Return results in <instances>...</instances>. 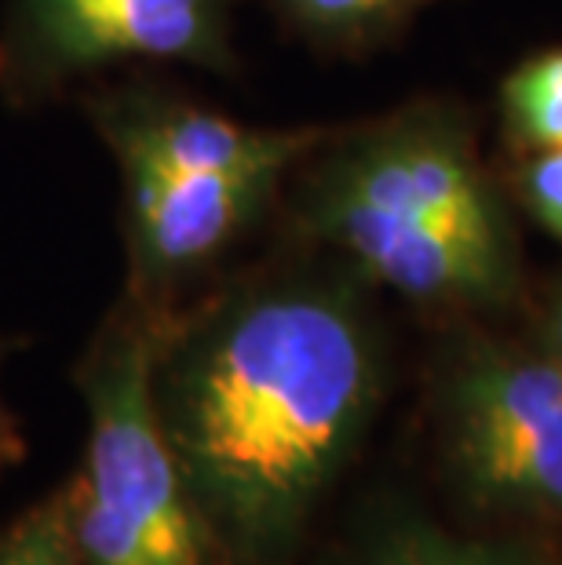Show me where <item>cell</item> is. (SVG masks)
Returning <instances> with one entry per match:
<instances>
[{"mask_svg": "<svg viewBox=\"0 0 562 565\" xmlns=\"http://www.w3.org/2000/svg\"><path fill=\"white\" fill-rule=\"evenodd\" d=\"M0 565H81L74 536V478L0 529Z\"/></svg>", "mask_w": 562, "mask_h": 565, "instance_id": "30bf717a", "label": "cell"}, {"mask_svg": "<svg viewBox=\"0 0 562 565\" xmlns=\"http://www.w3.org/2000/svg\"><path fill=\"white\" fill-rule=\"evenodd\" d=\"M153 340L158 321L117 296L74 369L88 408L70 475L81 565H226L153 413Z\"/></svg>", "mask_w": 562, "mask_h": 565, "instance_id": "277c9868", "label": "cell"}, {"mask_svg": "<svg viewBox=\"0 0 562 565\" xmlns=\"http://www.w3.org/2000/svg\"><path fill=\"white\" fill-rule=\"evenodd\" d=\"M442 324L427 398L442 478L478 514L562 525V362L489 321Z\"/></svg>", "mask_w": 562, "mask_h": 565, "instance_id": "5b68a950", "label": "cell"}, {"mask_svg": "<svg viewBox=\"0 0 562 565\" xmlns=\"http://www.w3.org/2000/svg\"><path fill=\"white\" fill-rule=\"evenodd\" d=\"M318 565H544L516 540L453 533L432 514L377 497L340 533Z\"/></svg>", "mask_w": 562, "mask_h": 565, "instance_id": "52a82bcc", "label": "cell"}, {"mask_svg": "<svg viewBox=\"0 0 562 565\" xmlns=\"http://www.w3.org/2000/svg\"><path fill=\"white\" fill-rule=\"evenodd\" d=\"M274 231L442 321H494L530 299L519 212L457 95L329 125L285 179Z\"/></svg>", "mask_w": 562, "mask_h": 565, "instance_id": "7a4b0ae2", "label": "cell"}, {"mask_svg": "<svg viewBox=\"0 0 562 565\" xmlns=\"http://www.w3.org/2000/svg\"><path fill=\"white\" fill-rule=\"evenodd\" d=\"M380 288L278 234L158 321L150 398L226 565H293L388 398Z\"/></svg>", "mask_w": 562, "mask_h": 565, "instance_id": "6da1fadb", "label": "cell"}, {"mask_svg": "<svg viewBox=\"0 0 562 565\" xmlns=\"http://www.w3.org/2000/svg\"><path fill=\"white\" fill-rule=\"evenodd\" d=\"M508 172L500 175L519 220H530L552 242H562V147L508 153Z\"/></svg>", "mask_w": 562, "mask_h": 565, "instance_id": "8fae6325", "label": "cell"}, {"mask_svg": "<svg viewBox=\"0 0 562 565\" xmlns=\"http://www.w3.org/2000/svg\"><path fill=\"white\" fill-rule=\"evenodd\" d=\"M15 347H19V340L0 335V369H4V358L15 351ZM22 460H26V438H22L15 408H11L4 398V376H0V475L11 471V467Z\"/></svg>", "mask_w": 562, "mask_h": 565, "instance_id": "7c38bea8", "label": "cell"}, {"mask_svg": "<svg viewBox=\"0 0 562 565\" xmlns=\"http://www.w3.org/2000/svg\"><path fill=\"white\" fill-rule=\"evenodd\" d=\"M497 117L508 153L562 147V44L537 47L500 77Z\"/></svg>", "mask_w": 562, "mask_h": 565, "instance_id": "9c48e42d", "label": "cell"}, {"mask_svg": "<svg viewBox=\"0 0 562 565\" xmlns=\"http://www.w3.org/2000/svg\"><path fill=\"white\" fill-rule=\"evenodd\" d=\"M234 0H4L0 103L44 110L128 70L237 77Z\"/></svg>", "mask_w": 562, "mask_h": 565, "instance_id": "8992f818", "label": "cell"}, {"mask_svg": "<svg viewBox=\"0 0 562 565\" xmlns=\"http://www.w3.org/2000/svg\"><path fill=\"white\" fill-rule=\"evenodd\" d=\"M293 41L321 58H365L399 44L442 0H267Z\"/></svg>", "mask_w": 562, "mask_h": 565, "instance_id": "ba28073f", "label": "cell"}, {"mask_svg": "<svg viewBox=\"0 0 562 565\" xmlns=\"http://www.w3.org/2000/svg\"><path fill=\"white\" fill-rule=\"evenodd\" d=\"M121 175L125 296L153 321L226 274L278 220L285 179L329 125L259 128L201 103L165 70H128L77 95Z\"/></svg>", "mask_w": 562, "mask_h": 565, "instance_id": "3957f363", "label": "cell"}]
</instances>
